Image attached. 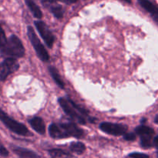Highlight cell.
Wrapping results in <instances>:
<instances>
[{"mask_svg":"<svg viewBox=\"0 0 158 158\" xmlns=\"http://www.w3.org/2000/svg\"><path fill=\"white\" fill-rule=\"evenodd\" d=\"M31 127L33 128L34 131H36L40 134H44L46 132V127L43 119L40 117H34L29 120Z\"/></svg>","mask_w":158,"mask_h":158,"instance_id":"cell-10","label":"cell"},{"mask_svg":"<svg viewBox=\"0 0 158 158\" xmlns=\"http://www.w3.org/2000/svg\"><path fill=\"white\" fill-rule=\"evenodd\" d=\"M25 2H26V4L27 5L28 8L30 9L31 12L33 14L34 17L40 19L43 16V13H42L40 7L34 2L33 0H25Z\"/></svg>","mask_w":158,"mask_h":158,"instance_id":"cell-13","label":"cell"},{"mask_svg":"<svg viewBox=\"0 0 158 158\" xmlns=\"http://www.w3.org/2000/svg\"><path fill=\"white\" fill-rule=\"evenodd\" d=\"M140 139V143L143 148H149L152 146V137H142Z\"/></svg>","mask_w":158,"mask_h":158,"instance_id":"cell-18","label":"cell"},{"mask_svg":"<svg viewBox=\"0 0 158 158\" xmlns=\"http://www.w3.org/2000/svg\"><path fill=\"white\" fill-rule=\"evenodd\" d=\"M49 154L52 157H72L70 154H66L63 151L60 149H52L49 151Z\"/></svg>","mask_w":158,"mask_h":158,"instance_id":"cell-17","label":"cell"},{"mask_svg":"<svg viewBox=\"0 0 158 158\" xmlns=\"http://www.w3.org/2000/svg\"><path fill=\"white\" fill-rule=\"evenodd\" d=\"M49 73H50L52 77L53 78L54 81L56 82V83L60 88L63 89V88H64V83H63V81L62 80L61 77H60V75L59 74L57 69H56L55 67H53V66H50V67L49 68Z\"/></svg>","mask_w":158,"mask_h":158,"instance_id":"cell-14","label":"cell"},{"mask_svg":"<svg viewBox=\"0 0 158 158\" xmlns=\"http://www.w3.org/2000/svg\"><path fill=\"white\" fill-rule=\"evenodd\" d=\"M123 138L126 140H134L136 139V135L133 133H128V134H123Z\"/></svg>","mask_w":158,"mask_h":158,"instance_id":"cell-21","label":"cell"},{"mask_svg":"<svg viewBox=\"0 0 158 158\" xmlns=\"http://www.w3.org/2000/svg\"><path fill=\"white\" fill-rule=\"evenodd\" d=\"M59 103H60V106L63 108V111L69 117H70L73 120L77 121V123H80V124H85L86 123V120L84 119V117L77 113V110L73 106L72 103L69 102V100L60 98L59 99Z\"/></svg>","mask_w":158,"mask_h":158,"instance_id":"cell-5","label":"cell"},{"mask_svg":"<svg viewBox=\"0 0 158 158\" xmlns=\"http://www.w3.org/2000/svg\"><path fill=\"white\" fill-rule=\"evenodd\" d=\"M27 35L29 40H30L31 43H32V46H33L34 49L36 52V54L39 56V58L44 62L49 61V56L48 54L47 51L45 49V47L42 44L41 42L40 41L39 38L37 37L36 34H35V31H34V29L31 26H28Z\"/></svg>","mask_w":158,"mask_h":158,"instance_id":"cell-4","label":"cell"},{"mask_svg":"<svg viewBox=\"0 0 158 158\" xmlns=\"http://www.w3.org/2000/svg\"><path fill=\"white\" fill-rule=\"evenodd\" d=\"M138 2L145 10L148 11L151 15L154 21L158 24V9L149 0H138Z\"/></svg>","mask_w":158,"mask_h":158,"instance_id":"cell-9","label":"cell"},{"mask_svg":"<svg viewBox=\"0 0 158 158\" xmlns=\"http://www.w3.org/2000/svg\"><path fill=\"white\" fill-rule=\"evenodd\" d=\"M19 67V63L15 59L7 58L0 63V80L4 81L10 74L15 72Z\"/></svg>","mask_w":158,"mask_h":158,"instance_id":"cell-6","label":"cell"},{"mask_svg":"<svg viewBox=\"0 0 158 158\" xmlns=\"http://www.w3.org/2000/svg\"><path fill=\"white\" fill-rule=\"evenodd\" d=\"M48 8H49L50 12H52V13L54 15V16L56 17L57 19H60L63 17V8H62L61 6L57 4L56 2H54L53 3H52V4H51Z\"/></svg>","mask_w":158,"mask_h":158,"instance_id":"cell-15","label":"cell"},{"mask_svg":"<svg viewBox=\"0 0 158 158\" xmlns=\"http://www.w3.org/2000/svg\"><path fill=\"white\" fill-rule=\"evenodd\" d=\"M2 53L15 58H21L25 55V49L21 40L15 35H12L8 40L6 46L0 50Z\"/></svg>","mask_w":158,"mask_h":158,"instance_id":"cell-2","label":"cell"},{"mask_svg":"<svg viewBox=\"0 0 158 158\" xmlns=\"http://www.w3.org/2000/svg\"><path fill=\"white\" fill-rule=\"evenodd\" d=\"M35 26L38 30L39 33L40 34L41 37L43 39L45 43H46V45L49 48H52L53 46L54 41H55V37L52 35L51 31L49 30L48 26L43 22L41 21L35 22Z\"/></svg>","mask_w":158,"mask_h":158,"instance_id":"cell-7","label":"cell"},{"mask_svg":"<svg viewBox=\"0 0 158 158\" xmlns=\"http://www.w3.org/2000/svg\"><path fill=\"white\" fill-rule=\"evenodd\" d=\"M154 146H155V148L158 149V136H157V137L154 139Z\"/></svg>","mask_w":158,"mask_h":158,"instance_id":"cell-24","label":"cell"},{"mask_svg":"<svg viewBox=\"0 0 158 158\" xmlns=\"http://www.w3.org/2000/svg\"><path fill=\"white\" fill-rule=\"evenodd\" d=\"M155 122L157 123H158V115L157 116V117H156V118H155Z\"/></svg>","mask_w":158,"mask_h":158,"instance_id":"cell-26","label":"cell"},{"mask_svg":"<svg viewBox=\"0 0 158 158\" xmlns=\"http://www.w3.org/2000/svg\"><path fill=\"white\" fill-rule=\"evenodd\" d=\"M123 1L126 2L127 3H131V0H123Z\"/></svg>","mask_w":158,"mask_h":158,"instance_id":"cell-25","label":"cell"},{"mask_svg":"<svg viewBox=\"0 0 158 158\" xmlns=\"http://www.w3.org/2000/svg\"><path fill=\"white\" fill-rule=\"evenodd\" d=\"M12 149L13 152L18 156H19L20 157H39V156L35 153H34L32 151H29V150L18 148V147H12Z\"/></svg>","mask_w":158,"mask_h":158,"instance_id":"cell-11","label":"cell"},{"mask_svg":"<svg viewBox=\"0 0 158 158\" xmlns=\"http://www.w3.org/2000/svg\"><path fill=\"white\" fill-rule=\"evenodd\" d=\"M0 120L4 123V125L6 127H7V128H9L10 131H12V132H14L15 134H19V135L22 136H30L32 135L31 133L29 132V130L27 129L25 125H23V123H19L16 120H13L12 118H11L10 117L7 115L4 111L0 109Z\"/></svg>","mask_w":158,"mask_h":158,"instance_id":"cell-3","label":"cell"},{"mask_svg":"<svg viewBox=\"0 0 158 158\" xmlns=\"http://www.w3.org/2000/svg\"><path fill=\"white\" fill-rule=\"evenodd\" d=\"M59 1L63 2L66 3V4L70 5V4H73V3L77 2L78 1V0H59Z\"/></svg>","mask_w":158,"mask_h":158,"instance_id":"cell-23","label":"cell"},{"mask_svg":"<svg viewBox=\"0 0 158 158\" xmlns=\"http://www.w3.org/2000/svg\"><path fill=\"white\" fill-rule=\"evenodd\" d=\"M69 148H70V151L72 152L75 153L77 154H82L86 150V147L81 142H77V143H72Z\"/></svg>","mask_w":158,"mask_h":158,"instance_id":"cell-16","label":"cell"},{"mask_svg":"<svg viewBox=\"0 0 158 158\" xmlns=\"http://www.w3.org/2000/svg\"><path fill=\"white\" fill-rule=\"evenodd\" d=\"M49 135L55 139L66 138L74 137L80 138L83 135V132L75 123H67L61 124H51L49 127Z\"/></svg>","mask_w":158,"mask_h":158,"instance_id":"cell-1","label":"cell"},{"mask_svg":"<svg viewBox=\"0 0 158 158\" xmlns=\"http://www.w3.org/2000/svg\"><path fill=\"white\" fill-rule=\"evenodd\" d=\"M100 128L103 132L114 136L123 135L124 134H126L127 130V127L123 126V125L108 123V122L102 123L100 125Z\"/></svg>","mask_w":158,"mask_h":158,"instance_id":"cell-8","label":"cell"},{"mask_svg":"<svg viewBox=\"0 0 158 158\" xmlns=\"http://www.w3.org/2000/svg\"><path fill=\"white\" fill-rule=\"evenodd\" d=\"M0 155L2 156V157H7L9 155V151L3 146L1 142H0Z\"/></svg>","mask_w":158,"mask_h":158,"instance_id":"cell-20","label":"cell"},{"mask_svg":"<svg viewBox=\"0 0 158 158\" xmlns=\"http://www.w3.org/2000/svg\"><path fill=\"white\" fill-rule=\"evenodd\" d=\"M136 134H138L140 137H153L154 134V130L151 129L149 127L141 125L136 128L135 130Z\"/></svg>","mask_w":158,"mask_h":158,"instance_id":"cell-12","label":"cell"},{"mask_svg":"<svg viewBox=\"0 0 158 158\" xmlns=\"http://www.w3.org/2000/svg\"><path fill=\"white\" fill-rule=\"evenodd\" d=\"M7 42L8 40L6 36L4 30H3L2 27L1 25H0V50L6 46Z\"/></svg>","mask_w":158,"mask_h":158,"instance_id":"cell-19","label":"cell"},{"mask_svg":"<svg viewBox=\"0 0 158 158\" xmlns=\"http://www.w3.org/2000/svg\"><path fill=\"white\" fill-rule=\"evenodd\" d=\"M129 157L137 158V157H148V156L147 155V154H140V153H133V154H129Z\"/></svg>","mask_w":158,"mask_h":158,"instance_id":"cell-22","label":"cell"}]
</instances>
